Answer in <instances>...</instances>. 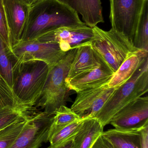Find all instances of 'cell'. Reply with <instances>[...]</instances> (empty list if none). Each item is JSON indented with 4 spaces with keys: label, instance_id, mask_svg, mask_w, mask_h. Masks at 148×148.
Listing matches in <instances>:
<instances>
[{
    "label": "cell",
    "instance_id": "obj_1",
    "mask_svg": "<svg viewBox=\"0 0 148 148\" xmlns=\"http://www.w3.org/2000/svg\"><path fill=\"white\" fill-rule=\"evenodd\" d=\"M85 25L76 12L57 0H41L30 7L22 41L36 39L43 33L58 28Z\"/></svg>",
    "mask_w": 148,
    "mask_h": 148
},
{
    "label": "cell",
    "instance_id": "obj_2",
    "mask_svg": "<svg viewBox=\"0 0 148 148\" xmlns=\"http://www.w3.org/2000/svg\"><path fill=\"white\" fill-rule=\"evenodd\" d=\"M48 71L47 65L43 62H15L12 87L14 95L24 105L35 108L34 106L41 94Z\"/></svg>",
    "mask_w": 148,
    "mask_h": 148
},
{
    "label": "cell",
    "instance_id": "obj_3",
    "mask_svg": "<svg viewBox=\"0 0 148 148\" xmlns=\"http://www.w3.org/2000/svg\"><path fill=\"white\" fill-rule=\"evenodd\" d=\"M77 48L69 50L59 62L49 69L41 94L35 105L36 108H40L43 112L54 114L61 106H66L70 90L66 86L65 80Z\"/></svg>",
    "mask_w": 148,
    "mask_h": 148
},
{
    "label": "cell",
    "instance_id": "obj_4",
    "mask_svg": "<svg viewBox=\"0 0 148 148\" xmlns=\"http://www.w3.org/2000/svg\"><path fill=\"white\" fill-rule=\"evenodd\" d=\"M148 91V57L129 80L116 88L94 118L104 127L123 107Z\"/></svg>",
    "mask_w": 148,
    "mask_h": 148
},
{
    "label": "cell",
    "instance_id": "obj_5",
    "mask_svg": "<svg viewBox=\"0 0 148 148\" xmlns=\"http://www.w3.org/2000/svg\"><path fill=\"white\" fill-rule=\"evenodd\" d=\"M90 45L101 63L114 73L132 53L138 51L125 36L111 29L105 31L97 26L92 28Z\"/></svg>",
    "mask_w": 148,
    "mask_h": 148
},
{
    "label": "cell",
    "instance_id": "obj_6",
    "mask_svg": "<svg viewBox=\"0 0 148 148\" xmlns=\"http://www.w3.org/2000/svg\"><path fill=\"white\" fill-rule=\"evenodd\" d=\"M67 53L62 51L58 44L41 42L36 39L19 42L12 46L11 51L17 63L39 61L46 63L49 69L59 62Z\"/></svg>",
    "mask_w": 148,
    "mask_h": 148
},
{
    "label": "cell",
    "instance_id": "obj_7",
    "mask_svg": "<svg viewBox=\"0 0 148 148\" xmlns=\"http://www.w3.org/2000/svg\"><path fill=\"white\" fill-rule=\"evenodd\" d=\"M145 0H110L112 29L132 42Z\"/></svg>",
    "mask_w": 148,
    "mask_h": 148
},
{
    "label": "cell",
    "instance_id": "obj_8",
    "mask_svg": "<svg viewBox=\"0 0 148 148\" xmlns=\"http://www.w3.org/2000/svg\"><path fill=\"white\" fill-rule=\"evenodd\" d=\"M54 114L43 112L34 113L10 148H40L48 142L49 131Z\"/></svg>",
    "mask_w": 148,
    "mask_h": 148
},
{
    "label": "cell",
    "instance_id": "obj_9",
    "mask_svg": "<svg viewBox=\"0 0 148 148\" xmlns=\"http://www.w3.org/2000/svg\"><path fill=\"white\" fill-rule=\"evenodd\" d=\"M93 37V29L85 25L55 29L41 34L35 39L41 42L58 44L62 51L67 53L89 43Z\"/></svg>",
    "mask_w": 148,
    "mask_h": 148
},
{
    "label": "cell",
    "instance_id": "obj_10",
    "mask_svg": "<svg viewBox=\"0 0 148 148\" xmlns=\"http://www.w3.org/2000/svg\"><path fill=\"white\" fill-rule=\"evenodd\" d=\"M121 130H141L148 126V97H141L122 108L110 122Z\"/></svg>",
    "mask_w": 148,
    "mask_h": 148
},
{
    "label": "cell",
    "instance_id": "obj_11",
    "mask_svg": "<svg viewBox=\"0 0 148 148\" xmlns=\"http://www.w3.org/2000/svg\"><path fill=\"white\" fill-rule=\"evenodd\" d=\"M12 45L22 40L30 6L23 0H3Z\"/></svg>",
    "mask_w": 148,
    "mask_h": 148
},
{
    "label": "cell",
    "instance_id": "obj_12",
    "mask_svg": "<svg viewBox=\"0 0 148 148\" xmlns=\"http://www.w3.org/2000/svg\"><path fill=\"white\" fill-rule=\"evenodd\" d=\"M114 73L102 63L91 71L66 80V86L70 90L77 92L87 89L101 87L109 82Z\"/></svg>",
    "mask_w": 148,
    "mask_h": 148
},
{
    "label": "cell",
    "instance_id": "obj_13",
    "mask_svg": "<svg viewBox=\"0 0 148 148\" xmlns=\"http://www.w3.org/2000/svg\"><path fill=\"white\" fill-rule=\"evenodd\" d=\"M82 16L83 20L91 28L104 22L101 0H57Z\"/></svg>",
    "mask_w": 148,
    "mask_h": 148
},
{
    "label": "cell",
    "instance_id": "obj_14",
    "mask_svg": "<svg viewBox=\"0 0 148 148\" xmlns=\"http://www.w3.org/2000/svg\"><path fill=\"white\" fill-rule=\"evenodd\" d=\"M101 64L90 45V42L80 46L77 47L65 81L91 71L100 66Z\"/></svg>",
    "mask_w": 148,
    "mask_h": 148
},
{
    "label": "cell",
    "instance_id": "obj_15",
    "mask_svg": "<svg viewBox=\"0 0 148 148\" xmlns=\"http://www.w3.org/2000/svg\"><path fill=\"white\" fill-rule=\"evenodd\" d=\"M148 57V51L138 50L131 53L123 62L110 81L107 88H117L129 80Z\"/></svg>",
    "mask_w": 148,
    "mask_h": 148
},
{
    "label": "cell",
    "instance_id": "obj_16",
    "mask_svg": "<svg viewBox=\"0 0 148 148\" xmlns=\"http://www.w3.org/2000/svg\"><path fill=\"white\" fill-rule=\"evenodd\" d=\"M104 127L95 118H84L81 127L73 139V148H91Z\"/></svg>",
    "mask_w": 148,
    "mask_h": 148
},
{
    "label": "cell",
    "instance_id": "obj_17",
    "mask_svg": "<svg viewBox=\"0 0 148 148\" xmlns=\"http://www.w3.org/2000/svg\"><path fill=\"white\" fill-rule=\"evenodd\" d=\"M142 129L121 130L112 129L103 131L102 135L114 148H142Z\"/></svg>",
    "mask_w": 148,
    "mask_h": 148
},
{
    "label": "cell",
    "instance_id": "obj_18",
    "mask_svg": "<svg viewBox=\"0 0 148 148\" xmlns=\"http://www.w3.org/2000/svg\"><path fill=\"white\" fill-rule=\"evenodd\" d=\"M106 88L105 85L77 92L76 98L70 108L81 118H85Z\"/></svg>",
    "mask_w": 148,
    "mask_h": 148
},
{
    "label": "cell",
    "instance_id": "obj_19",
    "mask_svg": "<svg viewBox=\"0 0 148 148\" xmlns=\"http://www.w3.org/2000/svg\"><path fill=\"white\" fill-rule=\"evenodd\" d=\"M134 47L148 52V0H145L132 40Z\"/></svg>",
    "mask_w": 148,
    "mask_h": 148
},
{
    "label": "cell",
    "instance_id": "obj_20",
    "mask_svg": "<svg viewBox=\"0 0 148 148\" xmlns=\"http://www.w3.org/2000/svg\"><path fill=\"white\" fill-rule=\"evenodd\" d=\"M81 118L71 108L65 105L61 106L54 113L53 121L49 131L48 142L55 134L62 129Z\"/></svg>",
    "mask_w": 148,
    "mask_h": 148
},
{
    "label": "cell",
    "instance_id": "obj_21",
    "mask_svg": "<svg viewBox=\"0 0 148 148\" xmlns=\"http://www.w3.org/2000/svg\"><path fill=\"white\" fill-rule=\"evenodd\" d=\"M16 60L0 37V75L12 88Z\"/></svg>",
    "mask_w": 148,
    "mask_h": 148
},
{
    "label": "cell",
    "instance_id": "obj_22",
    "mask_svg": "<svg viewBox=\"0 0 148 148\" xmlns=\"http://www.w3.org/2000/svg\"><path fill=\"white\" fill-rule=\"evenodd\" d=\"M32 114L21 117L0 130V148H10Z\"/></svg>",
    "mask_w": 148,
    "mask_h": 148
},
{
    "label": "cell",
    "instance_id": "obj_23",
    "mask_svg": "<svg viewBox=\"0 0 148 148\" xmlns=\"http://www.w3.org/2000/svg\"><path fill=\"white\" fill-rule=\"evenodd\" d=\"M34 110L6 105L0 107V130L13 123L21 117L32 114Z\"/></svg>",
    "mask_w": 148,
    "mask_h": 148
},
{
    "label": "cell",
    "instance_id": "obj_24",
    "mask_svg": "<svg viewBox=\"0 0 148 148\" xmlns=\"http://www.w3.org/2000/svg\"><path fill=\"white\" fill-rule=\"evenodd\" d=\"M84 119V118H82L70 123L55 134L49 140L50 146L56 147L74 137L81 127Z\"/></svg>",
    "mask_w": 148,
    "mask_h": 148
},
{
    "label": "cell",
    "instance_id": "obj_25",
    "mask_svg": "<svg viewBox=\"0 0 148 148\" xmlns=\"http://www.w3.org/2000/svg\"><path fill=\"white\" fill-rule=\"evenodd\" d=\"M0 104L1 106L6 105L21 108L28 110H33L20 101L14 95L12 88L0 75Z\"/></svg>",
    "mask_w": 148,
    "mask_h": 148
},
{
    "label": "cell",
    "instance_id": "obj_26",
    "mask_svg": "<svg viewBox=\"0 0 148 148\" xmlns=\"http://www.w3.org/2000/svg\"><path fill=\"white\" fill-rule=\"evenodd\" d=\"M0 37L11 52L12 45L3 0H0Z\"/></svg>",
    "mask_w": 148,
    "mask_h": 148
},
{
    "label": "cell",
    "instance_id": "obj_27",
    "mask_svg": "<svg viewBox=\"0 0 148 148\" xmlns=\"http://www.w3.org/2000/svg\"><path fill=\"white\" fill-rule=\"evenodd\" d=\"M116 88H106L96 101L95 105L85 118H94L95 116L101 109L108 99L111 96Z\"/></svg>",
    "mask_w": 148,
    "mask_h": 148
},
{
    "label": "cell",
    "instance_id": "obj_28",
    "mask_svg": "<svg viewBox=\"0 0 148 148\" xmlns=\"http://www.w3.org/2000/svg\"><path fill=\"white\" fill-rule=\"evenodd\" d=\"M91 148H114L110 143L102 135L98 137Z\"/></svg>",
    "mask_w": 148,
    "mask_h": 148
},
{
    "label": "cell",
    "instance_id": "obj_29",
    "mask_svg": "<svg viewBox=\"0 0 148 148\" xmlns=\"http://www.w3.org/2000/svg\"><path fill=\"white\" fill-rule=\"evenodd\" d=\"M142 136V148H148V126L141 130Z\"/></svg>",
    "mask_w": 148,
    "mask_h": 148
},
{
    "label": "cell",
    "instance_id": "obj_30",
    "mask_svg": "<svg viewBox=\"0 0 148 148\" xmlns=\"http://www.w3.org/2000/svg\"><path fill=\"white\" fill-rule=\"evenodd\" d=\"M74 136L67 140L63 143L56 147H52L50 145L47 148H73V139Z\"/></svg>",
    "mask_w": 148,
    "mask_h": 148
},
{
    "label": "cell",
    "instance_id": "obj_31",
    "mask_svg": "<svg viewBox=\"0 0 148 148\" xmlns=\"http://www.w3.org/2000/svg\"><path fill=\"white\" fill-rule=\"evenodd\" d=\"M25 3H27L29 6H32L36 3L41 1V0H23Z\"/></svg>",
    "mask_w": 148,
    "mask_h": 148
},
{
    "label": "cell",
    "instance_id": "obj_32",
    "mask_svg": "<svg viewBox=\"0 0 148 148\" xmlns=\"http://www.w3.org/2000/svg\"><path fill=\"white\" fill-rule=\"evenodd\" d=\"M1 104H0V107H1Z\"/></svg>",
    "mask_w": 148,
    "mask_h": 148
}]
</instances>
